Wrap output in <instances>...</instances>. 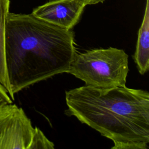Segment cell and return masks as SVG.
Segmentation results:
<instances>
[{
  "mask_svg": "<svg viewBox=\"0 0 149 149\" xmlns=\"http://www.w3.org/2000/svg\"><path fill=\"white\" fill-rule=\"evenodd\" d=\"M74 34L31 14L9 13L5 27V63L15 94L55 75L68 73L76 53Z\"/></svg>",
  "mask_w": 149,
  "mask_h": 149,
  "instance_id": "6da1fadb",
  "label": "cell"
},
{
  "mask_svg": "<svg viewBox=\"0 0 149 149\" xmlns=\"http://www.w3.org/2000/svg\"><path fill=\"white\" fill-rule=\"evenodd\" d=\"M66 113L111 140L112 149H147L149 93L126 86H84L66 91Z\"/></svg>",
  "mask_w": 149,
  "mask_h": 149,
  "instance_id": "7a4b0ae2",
  "label": "cell"
},
{
  "mask_svg": "<svg viewBox=\"0 0 149 149\" xmlns=\"http://www.w3.org/2000/svg\"><path fill=\"white\" fill-rule=\"evenodd\" d=\"M128 72L127 54L111 47L76 52L68 72L85 86L100 88L126 86Z\"/></svg>",
  "mask_w": 149,
  "mask_h": 149,
  "instance_id": "3957f363",
  "label": "cell"
},
{
  "mask_svg": "<svg viewBox=\"0 0 149 149\" xmlns=\"http://www.w3.org/2000/svg\"><path fill=\"white\" fill-rule=\"evenodd\" d=\"M33 131L22 108L12 103L0 107V149H28Z\"/></svg>",
  "mask_w": 149,
  "mask_h": 149,
  "instance_id": "277c9868",
  "label": "cell"
},
{
  "mask_svg": "<svg viewBox=\"0 0 149 149\" xmlns=\"http://www.w3.org/2000/svg\"><path fill=\"white\" fill-rule=\"evenodd\" d=\"M85 6L78 0H52L34 8L31 14L58 27L71 30L79 21Z\"/></svg>",
  "mask_w": 149,
  "mask_h": 149,
  "instance_id": "5b68a950",
  "label": "cell"
},
{
  "mask_svg": "<svg viewBox=\"0 0 149 149\" xmlns=\"http://www.w3.org/2000/svg\"><path fill=\"white\" fill-rule=\"evenodd\" d=\"M133 59L139 72L144 74L149 69V0H146L144 15L139 30Z\"/></svg>",
  "mask_w": 149,
  "mask_h": 149,
  "instance_id": "8992f818",
  "label": "cell"
},
{
  "mask_svg": "<svg viewBox=\"0 0 149 149\" xmlns=\"http://www.w3.org/2000/svg\"><path fill=\"white\" fill-rule=\"evenodd\" d=\"M9 5L10 0H0V83L12 98L5 63V27L7 16L9 13Z\"/></svg>",
  "mask_w": 149,
  "mask_h": 149,
  "instance_id": "52a82bcc",
  "label": "cell"
},
{
  "mask_svg": "<svg viewBox=\"0 0 149 149\" xmlns=\"http://www.w3.org/2000/svg\"><path fill=\"white\" fill-rule=\"evenodd\" d=\"M54 144L49 141L37 127H34L33 137L28 149H54Z\"/></svg>",
  "mask_w": 149,
  "mask_h": 149,
  "instance_id": "ba28073f",
  "label": "cell"
},
{
  "mask_svg": "<svg viewBox=\"0 0 149 149\" xmlns=\"http://www.w3.org/2000/svg\"><path fill=\"white\" fill-rule=\"evenodd\" d=\"M10 103H12V98L6 89L0 83V107Z\"/></svg>",
  "mask_w": 149,
  "mask_h": 149,
  "instance_id": "9c48e42d",
  "label": "cell"
},
{
  "mask_svg": "<svg viewBox=\"0 0 149 149\" xmlns=\"http://www.w3.org/2000/svg\"><path fill=\"white\" fill-rule=\"evenodd\" d=\"M86 6L87 5H94L100 2H103L104 0H78Z\"/></svg>",
  "mask_w": 149,
  "mask_h": 149,
  "instance_id": "30bf717a",
  "label": "cell"
}]
</instances>
